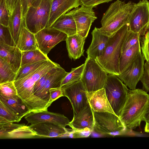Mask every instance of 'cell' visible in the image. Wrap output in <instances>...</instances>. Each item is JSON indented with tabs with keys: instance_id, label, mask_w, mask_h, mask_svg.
<instances>
[{
	"instance_id": "cell-45",
	"label": "cell",
	"mask_w": 149,
	"mask_h": 149,
	"mask_svg": "<svg viewBox=\"0 0 149 149\" xmlns=\"http://www.w3.org/2000/svg\"><path fill=\"white\" fill-rule=\"evenodd\" d=\"M9 15L12 13L17 0H6Z\"/></svg>"
},
{
	"instance_id": "cell-16",
	"label": "cell",
	"mask_w": 149,
	"mask_h": 149,
	"mask_svg": "<svg viewBox=\"0 0 149 149\" xmlns=\"http://www.w3.org/2000/svg\"><path fill=\"white\" fill-rule=\"evenodd\" d=\"M94 123V112L88 102L77 113L74 114L73 119L68 125L73 129L88 128L93 132Z\"/></svg>"
},
{
	"instance_id": "cell-48",
	"label": "cell",
	"mask_w": 149,
	"mask_h": 149,
	"mask_svg": "<svg viewBox=\"0 0 149 149\" xmlns=\"http://www.w3.org/2000/svg\"><path fill=\"white\" fill-rule=\"evenodd\" d=\"M28 0V8L36 0Z\"/></svg>"
},
{
	"instance_id": "cell-1",
	"label": "cell",
	"mask_w": 149,
	"mask_h": 149,
	"mask_svg": "<svg viewBox=\"0 0 149 149\" xmlns=\"http://www.w3.org/2000/svg\"><path fill=\"white\" fill-rule=\"evenodd\" d=\"M59 64L50 60L47 63L25 76L14 81L18 96L29 108L30 112L47 110L51 104L35 95L34 85L43 76Z\"/></svg>"
},
{
	"instance_id": "cell-38",
	"label": "cell",
	"mask_w": 149,
	"mask_h": 149,
	"mask_svg": "<svg viewBox=\"0 0 149 149\" xmlns=\"http://www.w3.org/2000/svg\"><path fill=\"white\" fill-rule=\"evenodd\" d=\"M10 15L6 0H0V24L8 26Z\"/></svg>"
},
{
	"instance_id": "cell-27",
	"label": "cell",
	"mask_w": 149,
	"mask_h": 149,
	"mask_svg": "<svg viewBox=\"0 0 149 149\" xmlns=\"http://www.w3.org/2000/svg\"><path fill=\"white\" fill-rule=\"evenodd\" d=\"M0 100L19 117L22 118L30 113L29 108L23 103L19 97L14 99L0 94Z\"/></svg>"
},
{
	"instance_id": "cell-19",
	"label": "cell",
	"mask_w": 149,
	"mask_h": 149,
	"mask_svg": "<svg viewBox=\"0 0 149 149\" xmlns=\"http://www.w3.org/2000/svg\"><path fill=\"white\" fill-rule=\"evenodd\" d=\"M0 57L9 64L12 70L17 73L21 65L22 52L17 47L0 44Z\"/></svg>"
},
{
	"instance_id": "cell-18",
	"label": "cell",
	"mask_w": 149,
	"mask_h": 149,
	"mask_svg": "<svg viewBox=\"0 0 149 149\" xmlns=\"http://www.w3.org/2000/svg\"><path fill=\"white\" fill-rule=\"evenodd\" d=\"M80 0H52L48 22L49 28L60 17L81 5Z\"/></svg>"
},
{
	"instance_id": "cell-33",
	"label": "cell",
	"mask_w": 149,
	"mask_h": 149,
	"mask_svg": "<svg viewBox=\"0 0 149 149\" xmlns=\"http://www.w3.org/2000/svg\"><path fill=\"white\" fill-rule=\"evenodd\" d=\"M0 94L7 97L17 99L19 97L14 81H9L0 84Z\"/></svg>"
},
{
	"instance_id": "cell-36",
	"label": "cell",
	"mask_w": 149,
	"mask_h": 149,
	"mask_svg": "<svg viewBox=\"0 0 149 149\" xmlns=\"http://www.w3.org/2000/svg\"><path fill=\"white\" fill-rule=\"evenodd\" d=\"M60 66L58 65L52 68L42 77L36 83L33 89L34 94L35 95L39 97V95L44 88L47 80L51 75L57 70Z\"/></svg>"
},
{
	"instance_id": "cell-35",
	"label": "cell",
	"mask_w": 149,
	"mask_h": 149,
	"mask_svg": "<svg viewBox=\"0 0 149 149\" xmlns=\"http://www.w3.org/2000/svg\"><path fill=\"white\" fill-rule=\"evenodd\" d=\"M0 117H3L10 122L18 123L22 118L14 113L0 100Z\"/></svg>"
},
{
	"instance_id": "cell-41",
	"label": "cell",
	"mask_w": 149,
	"mask_h": 149,
	"mask_svg": "<svg viewBox=\"0 0 149 149\" xmlns=\"http://www.w3.org/2000/svg\"><path fill=\"white\" fill-rule=\"evenodd\" d=\"M49 102L52 104L58 98L63 96V91L61 88H53L49 90Z\"/></svg>"
},
{
	"instance_id": "cell-7",
	"label": "cell",
	"mask_w": 149,
	"mask_h": 149,
	"mask_svg": "<svg viewBox=\"0 0 149 149\" xmlns=\"http://www.w3.org/2000/svg\"><path fill=\"white\" fill-rule=\"evenodd\" d=\"M81 78L88 92H93L104 88L107 73L96 60L88 56Z\"/></svg>"
},
{
	"instance_id": "cell-10",
	"label": "cell",
	"mask_w": 149,
	"mask_h": 149,
	"mask_svg": "<svg viewBox=\"0 0 149 149\" xmlns=\"http://www.w3.org/2000/svg\"><path fill=\"white\" fill-rule=\"evenodd\" d=\"M35 36L38 48L46 55L56 45L65 41L68 36L65 33L51 28H45Z\"/></svg>"
},
{
	"instance_id": "cell-37",
	"label": "cell",
	"mask_w": 149,
	"mask_h": 149,
	"mask_svg": "<svg viewBox=\"0 0 149 149\" xmlns=\"http://www.w3.org/2000/svg\"><path fill=\"white\" fill-rule=\"evenodd\" d=\"M140 35L129 31L121 48V53L130 48L140 41Z\"/></svg>"
},
{
	"instance_id": "cell-39",
	"label": "cell",
	"mask_w": 149,
	"mask_h": 149,
	"mask_svg": "<svg viewBox=\"0 0 149 149\" xmlns=\"http://www.w3.org/2000/svg\"><path fill=\"white\" fill-rule=\"evenodd\" d=\"M142 54L146 61L149 63V31L140 38Z\"/></svg>"
},
{
	"instance_id": "cell-42",
	"label": "cell",
	"mask_w": 149,
	"mask_h": 149,
	"mask_svg": "<svg viewBox=\"0 0 149 149\" xmlns=\"http://www.w3.org/2000/svg\"><path fill=\"white\" fill-rule=\"evenodd\" d=\"M81 5L95 7L100 4L108 3L112 0H80Z\"/></svg>"
},
{
	"instance_id": "cell-32",
	"label": "cell",
	"mask_w": 149,
	"mask_h": 149,
	"mask_svg": "<svg viewBox=\"0 0 149 149\" xmlns=\"http://www.w3.org/2000/svg\"><path fill=\"white\" fill-rule=\"evenodd\" d=\"M49 60L27 64L21 66L16 73L14 81L20 79L33 72L47 63Z\"/></svg>"
},
{
	"instance_id": "cell-24",
	"label": "cell",
	"mask_w": 149,
	"mask_h": 149,
	"mask_svg": "<svg viewBox=\"0 0 149 149\" xmlns=\"http://www.w3.org/2000/svg\"><path fill=\"white\" fill-rule=\"evenodd\" d=\"M86 38L77 33L68 36L65 41L70 58L76 60L84 56V46Z\"/></svg>"
},
{
	"instance_id": "cell-12",
	"label": "cell",
	"mask_w": 149,
	"mask_h": 149,
	"mask_svg": "<svg viewBox=\"0 0 149 149\" xmlns=\"http://www.w3.org/2000/svg\"><path fill=\"white\" fill-rule=\"evenodd\" d=\"M61 88L63 96L67 97L70 102L74 114L77 113L88 102V92L81 79Z\"/></svg>"
},
{
	"instance_id": "cell-6",
	"label": "cell",
	"mask_w": 149,
	"mask_h": 149,
	"mask_svg": "<svg viewBox=\"0 0 149 149\" xmlns=\"http://www.w3.org/2000/svg\"><path fill=\"white\" fill-rule=\"evenodd\" d=\"M104 88L113 111L119 117L129 90L117 76L110 74L108 75Z\"/></svg>"
},
{
	"instance_id": "cell-8",
	"label": "cell",
	"mask_w": 149,
	"mask_h": 149,
	"mask_svg": "<svg viewBox=\"0 0 149 149\" xmlns=\"http://www.w3.org/2000/svg\"><path fill=\"white\" fill-rule=\"evenodd\" d=\"M94 130L103 134L113 136L123 135L127 128L119 117L112 113L94 112Z\"/></svg>"
},
{
	"instance_id": "cell-43",
	"label": "cell",
	"mask_w": 149,
	"mask_h": 149,
	"mask_svg": "<svg viewBox=\"0 0 149 149\" xmlns=\"http://www.w3.org/2000/svg\"><path fill=\"white\" fill-rule=\"evenodd\" d=\"M141 81L143 88L147 92H149V75L143 74L141 78Z\"/></svg>"
},
{
	"instance_id": "cell-21",
	"label": "cell",
	"mask_w": 149,
	"mask_h": 149,
	"mask_svg": "<svg viewBox=\"0 0 149 149\" xmlns=\"http://www.w3.org/2000/svg\"><path fill=\"white\" fill-rule=\"evenodd\" d=\"M92 39L86 52L88 56L94 59L102 56L105 50L109 37L101 33L95 27L91 32Z\"/></svg>"
},
{
	"instance_id": "cell-49",
	"label": "cell",
	"mask_w": 149,
	"mask_h": 149,
	"mask_svg": "<svg viewBox=\"0 0 149 149\" xmlns=\"http://www.w3.org/2000/svg\"><path fill=\"white\" fill-rule=\"evenodd\" d=\"M144 74H146V75H149V74H145V73H144Z\"/></svg>"
},
{
	"instance_id": "cell-31",
	"label": "cell",
	"mask_w": 149,
	"mask_h": 149,
	"mask_svg": "<svg viewBox=\"0 0 149 149\" xmlns=\"http://www.w3.org/2000/svg\"><path fill=\"white\" fill-rule=\"evenodd\" d=\"M85 65V63L74 68H72L63 80L61 88L74 83L81 79Z\"/></svg>"
},
{
	"instance_id": "cell-22",
	"label": "cell",
	"mask_w": 149,
	"mask_h": 149,
	"mask_svg": "<svg viewBox=\"0 0 149 149\" xmlns=\"http://www.w3.org/2000/svg\"><path fill=\"white\" fill-rule=\"evenodd\" d=\"M24 25H25V24L22 18L21 1L17 0L13 11L10 15L8 26L11 35L16 45Z\"/></svg>"
},
{
	"instance_id": "cell-15",
	"label": "cell",
	"mask_w": 149,
	"mask_h": 149,
	"mask_svg": "<svg viewBox=\"0 0 149 149\" xmlns=\"http://www.w3.org/2000/svg\"><path fill=\"white\" fill-rule=\"evenodd\" d=\"M31 124L43 122H49L58 124L65 127L70 123L68 119L63 115L47 110L31 112L24 117Z\"/></svg>"
},
{
	"instance_id": "cell-2",
	"label": "cell",
	"mask_w": 149,
	"mask_h": 149,
	"mask_svg": "<svg viewBox=\"0 0 149 149\" xmlns=\"http://www.w3.org/2000/svg\"><path fill=\"white\" fill-rule=\"evenodd\" d=\"M149 105V95L140 89L129 90L119 118L126 127L132 130L139 127Z\"/></svg>"
},
{
	"instance_id": "cell-26",
	"label": "cell",
	"mask_w": 149,
	"mask_h": 149,
	"mask_svg": "<svg viewBox=\"0 0 149 149\" xmlns=\"http://www.w3.org/2000/svg\"><path fill=\"white\" fill-rule=\"evenodd\" d=\"M17 47L22 51L34 50L38 48L35 34L24 25L18 40Z\"/></svg>"
},
{
	"instance_id": "cell-30",
	"label": "cell",
	"mask_w": 149,
	"mask_h": 149,
	"mask_svg": "<svg viewBox=\"0 0 149 149\" xmlns=\"http://www.w3.org/2000/svg\"><path fill=\"white\" fill-rule=\"evenodd\" d=\"M16 73L11 69L8 63L0 57V84L9 81H14Z\"/></svg>"
},
{
	"instance_id": "cell-5",
	"label": "cell",
	"mask_w": 149,
	"mask_h": 149,
	"mask_svg": "<svg viewBox=\"0 0 149 149\" xmlns=\"http://www.w3.org/2000/svg\"><path fill=\"white\" fill-rule=\"evenodd\" d=\"M52 0H36L28 8L24 21L26 28L35 34L48 28Z\"/></svg>"
},
{
	"instance_id": "cell-3",
	"label": "cell",
	"mask_w": 149,
	"mask_h": 149,
	"mask_svg": "<svg viewBox=\"0 0 149 149\" xmlns=\"http://www.w3.org/2000/svg\"><path fill=\"white\" fill-rule=\"evenodd\" d=\"M136 3L117 0L111 3L102 16V27L97 28L102 34L111 37L128 22Z\"/></svg>"
},
{
	"instance_id": "cell-17",
	"label": "cell",
	"mask_w": 149,
	"mask_h": 149,
	"mask_svg": "<svg viewBox=\"0 0 149 149\" xmlns=\"http://www.w3.org/2000/svg\"><path fill=\"white\" fill-rule=\"evenodd\" d=\"M30 127L40 137H56L67 136L68 129L53 123L43 122L31 124Z\"/></svg>"
},
{
	"instance_id": "cell-9",
	"label": "cell",
	"mask_w": 149,
	"mask_h": 149,
	"mask_svg": "<svg viewBox=\"0 0 149 149\" xmlns=\"http://www.w3.org/2000/svg\"><path fill=\"white\" fill-rule=\"evenodd\" d=\"M129 31L144 36L149 31V2L142 0L136 3L127 23Z\"/></svg>"
},
{
	"instance_id": "cell-40",
	"label": "cell",
	"mask_w": 149,
	"mask_h": 149,
	"mask_svg": "<svg viewBox=\"0 0 149 149\" xmlns=\"http://www.w3.org/2000/svg\"><path fill=\"white\" fill-rule=\"evenodd\" d=\"M72 129V130L69 132L67 136L73 138H86L88 137L92 132L88 128L81 129Z\"/></svg>"
},
{
	"instance_id": "cell-25",
	"label": "cell",
	"mask_w": 149,
	"mask_h": 149,
	"mask_svg": "<svg viewBox=\"0 0 149 149\" xmlns=\"http://www.w3.org/2000/svg\"><path fill=\"white\" fill-rule=\"evenodd\" d=\"M50 28L61 31L68 36L77 33V27L72 16L66 13L59 18L54 22Z\"/></svg>"
},
{
	"instance_id": "cell-4",
	"label": "cell",
	"mask_w": 149,
	"mask_h": 149,
	"mask_svg": "<svg viewBox=\"0 0 149 149\" xmlns=\"http://www.w3.org/2000/svg\"><path fill=\"white\" fill-rule=\"evenodd\" d=\"M129 31L127 23L122 27L113 36L109 37L103 55L95 59L109 74L117 76L120 74L119 61L121 49Z\"/></svg>"
},
{
	"instance_id": "cell-34",
	"label": "cell",
	"mask_w": 149,
	"mask_h": 149,
	"mask_svg": "<svg viewBox=\"0 0 149 149\" xmlns=\"http://www.w3.org/2000/svg\"><path fill=\"white\" fill-rule=\"evenodd\" d=\"M0 44L16 47V44L11 35L8 26L0 24Z\"/></svg>"
},
{
	"instance_id": "cell-44",
	"label": "cell",
	"mask_w": 149,
	"mask_h": 149,
	"mask_svg": "<svg viewBox=\"0 0 149 149\" xmlns=\"http://www.w3.org/2000/svg\"><path fill=\"white\" fill-rule=\"evenodd\" d=\"M20 1L22 6V18L24 21V17L28 8V0H20Z\"/></svg>"
},
{
	"instance_id": "cell-29",
	"label": "cell",
	"mask_w": 149,
	"mask_h": 149,
	"mask_svg": "<svg viewBox=\"0 0 149 149\" xmlns=\"http://www.w3.org/2000/svg\"><path fill=\"white\" fill-rule=\"evenodd\" d=\"M22 52L21 66L27 64L49 59L47 55L44 54L39 49L34 50Z\"/></svg>"
},
{
	"instance_id": "cell-20",
	"label": "cell",
	"mask_w": 149,
	"mask_h": 149,
	"mask_svg": "<svg viewBox=\"0 0 149 149\" xmlns=\"http://www.w3.org/2000/svg\"><path fill=\"white\" fill-rule=\"evenodd\" d=\"M87 94L88 102L94 112H108L115 114L107 98L104 88L93 92H88Z\"/></svg>"
},
{
	"instance_id": "cell-23",
	"label": "cell",
	"mask_w": 149,
	"mask_h": 149,
	"mask_svg": "<svg viewBox=\"0 0 149 149\" xmlns=\"http://www.w3.org/2000/svg\"><path fill=\"white\" fill-rule=\"evenodd\" d=\"M68 73L60 66L47 80L39 97L49 102V89L53 88H61L63 80Z\"/></svg>"
},
{
	"instance_id": "cell-47",
	"label": "cell",
	"mask_w": 149,
	"mask_h": 149,
	"mask_svg": "<svg viewBox=\"0 0 149 149\" xmlns=\"http://www.w3.org/2000/svg\"><path fill=\"white\" fill-rule=\"evenodd\" d=\"M146 123V124L144 128L145 132H146L149 133V123Z\"/></svg>"
},
{
	"instance_id": "cell-13",
	"label": "cell",
	"mask_w": 149,
	"mask_h": 149,
	"mask_svg": "<svg viewBox=\"0 0 149 149\" xmlns=\"http://www.w3.org/2000/svg\"><path fill=\"white\" fill-rule=\"evenodd\" d=\"M92 7L81 5L67 13L71 15L75 22L77 33L86 37L92 23L97 18Z\"/></svg>"
},
{
	"instance_id": "cell-11",
	"label": "cell",
	"mask_w": 149,
	"mask_h": 149,
	"mask_svg": "<svg viewBox=\"0 0 149 149\" xmlns=\"http://www.w3.org/2000/svg\"><path fill=\"white\" fill-rule=\"evenodd\" d=\"M145 59L140 53L134 60L117 77L130 90L136 89L144 73Z\"/></svg>"
},
{
	"instance_id": "cell-46",
	"label": "cell",
	"mask_w": 149,
	"mask_h": 149,
	"mask_svg": "<svg viewBox=\"0 0 149 149\" xmlns=\"http://www.w3.org/2000/svg\"><path fill=\"white\" fill-rule=\"evenodd\" d=\"M143 121L149 123V105L145 115Z\"/></svg>"
},
{
	"instance_id": "cell-14",
	"label": "cell",
	"mask_w": 149,
	"mask_h": 149,
	"mask_svg": "<svg viewBox=\"0 0 149 149\" xmlns=\"http://www.w3.org/2000/svg\"><path fill=\"white\" fill-rule=\"evenodd\" d=\"M37 136L29 126L9 122L0 124V139L32 138Z\"/></svg>"
},
{
	"instance_id": "cell-28",
	"label": "cell",
	"mask_w": 149,
	"mask_h": 149,
	"mask_svg": "<svg viewBox=\"0 0 149 149\" xmlns=\"http://www.w3.org/2000/svg\"><path fill=\"white\" fill-rule=\"evenodd\" d=\"M141 52L140 41L121 53L119 58V69L120 74Z\"/></svg>"
}]
</instances>
